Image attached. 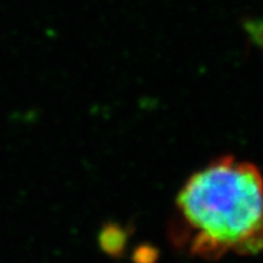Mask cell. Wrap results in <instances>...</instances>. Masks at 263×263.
<instances>
[{
	"mask_svg": "<svg viewBox=\"0 0 263 263\" xmlns=\"http://www.w3.org/2000/svg\"><path fill=\"white\" fill-rule=\"evenodd\" d=\"M262 205L258 168L232 156L218 157L179 191L172 230L203 258L253 254L262 246Z\"/></svg>",
	"mask_w": 263,
	"mask_h": 263,
	"instance_id": "1",
	"label": "cell"
}]
</instances>
